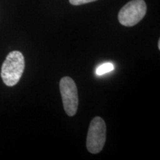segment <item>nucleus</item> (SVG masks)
Here are the masks:
<instances>
[{"label":"nucleus","mask_w":160,"mask_h":160,"mask_svg":"<svg viewBox=\"0 0 160 160\" xmlns=\"http://www.w3.org/2000/svg\"><path fill=\"white\" fill-rule=\"evenodd\" d=\"M25 69V59L22 53L17 51H11L2 64L1 77L7 86H14L19 82Z\"/></svg>","instance_id":"nucleus-1"},{"label":"nucleus","mask_w":160,"mask_h":160,"mask_svg":"<svg viewBox=\"0 0 160 160\" xmlns=\"http://www.w3.org/2000/svg\"><path fill=\"white\" fill-rule=\"evenodd\" d=\"M106 140V125L101 117H94L90 124L87 136V148L90 153H99Z\"/></svg>","instance_id":"nucleus-2"},{"label":"nucleus","mask_w":160,"mask_h":160,"mask_svg":"<svg viewBox=\"0 0 160 160\" xmlns=\"http://www.w3.org/2000/svg\"><path fill=\"white\" fill-rule=\"evenodd\" d=\"M146 11L147 6L144 0H132L122 8L118 19L121 25L132 27L143 19Z\"/></svg>","instance_id":"nucleus-3"},{"label":"nucleus","mask_w":160,"mask_h":160,"mask_svg":"<svg viewBox=\"0 0 160 160\" xmlns=\"http://www.w3.org/2000/svg\"><path fill=\"white\" fill-rule=\"evenodd\" d=\"M59 88L66 113L69 117H73L77 113L79 105L77 85L71 77H65L60 80Z\"/></svg>","instance_id":"nucleus-4"},{"label":"nucleus","mask_w":160,"mask_h":160,"mask_svg":"<svg viewBox=\"0 0 160 160\" xmlns=\"http://www.w3.org/2000/svg\"><path fill=\"white\" fill-rule=\"evenodd\" d=\"M114 69V65L111 62H107V63H104L102 65H99V67L97 68V75H103L105 74V73H109L113 71Z\"/></svg>","instance_id":"nucleus-5"},{"label":"nucleus","mask_w":160,"mask_h":160,"mask_svg":"<svg viewBox=\"0 0 160 160\" xmlns=\"http://www.w3.org/2000/svg\"><path fill=\"white\" fill-rule=\"evenodd\" d=\"M95 1H97V0H69L70 3L73 5H81Z\"/></svg>","instance_id":"nucleus-6"},{"label":"nucleus","mask_w":160,"mask_h":160,"mask_svg":"<svg viewBox=\"0 0 160 160\" xmlns=\"http://www.w3.org/2000/svg\"><path fill=\"white\" fill-rule=\"evenodd\" d=\"M158 47H159V49H160V39L159 40V43H158Z\"/></svg>","instance_id":"nucleus-7"}]
</instances>
